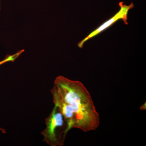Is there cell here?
I'll return each mask as SVG.
<instances>
[{
	"instance_id": "6da1fadb",
	"label": "cell",
	"mask_w": 146,
	"mask_h": 146,
	"mask_svg": "<svg viewBox=\"0 0 146 146\" xmlns=\"http://www.w3.org/2000/svg\"><path fill=\"white\" fill-rule=\"evenodd\" d=\"M50 92L54 103L63 114L69 130L76 128L86 132L99 126V114L90 93L81 82L59 76Z\"/></svg>"
},
{
	"instance_id": "7a4b0ae2",
	"label": "cell",
	"mask_w": 146,
	"mask_h": 146,
	"mask_svg": "<svg viewBox=\"0 0 146 146\" xmlns=\"http://www.w3.org/2000/svg\"><path fill=\"white\" fill-rule=\"evenodd\" d=\"M45 123L46 128L41 133L44 136L43 141L50 146H63L70 130L58 107L55 106L49 116L46 118Z\"/></svg>"
},
{
	"instance_id": "3957f363",
	"label": "cell",
	"mask_w": 146,
	"mask_h": 146,
	"mask_svg": "<svg viewBox=\"0 0 146 146\" xmlns=\"http://www.w3.org/2000/svg\"><path fill=\"white\" fill-rule=\"evenodd\" d=\"M123 2H121L119 3V6L120 7L119 11L114 15L113 17L110 18L109 20L105 22L104 23L101 25L95 31L91 33L89 35H88L84 39L82 40L78 44V46L80 48H82L83 47L84 44L88 41L89 39L96 36L105 30L108 27L112 26L113 24L116 23L117 21L119 20H122L126 25H127V14L129 11L134 7V5L133 3H131L129 5H124Z\"/></svg>"
},
{
	"instance_id": "277c9868",
	"label": "cell",
	"mask_w": 146,
	"mask_h": 146,
	"mask_svg": "<svg viewBox=\"0 0 146 146\" xmlns=\"http://www.w3.org/2000/svg\"><path fill=\"white\" fill-rule=\"evenodd\" d=\"M24 51H25V50H21L18 51V52L14 54L7 55L5 56L4 59L0 61V65L8 62H14L23 52H24Z\"/></svg>"
},
{
	"instance_id": "5b68a950",
	"label": "cell",
	"mask_w": 146,
	"mask_h": 146,
	"mask_svg": "<svg viewBox=\"0 0 146 146\" xmlns=\"http://www.w3.org/2000/svg\"><path fill=\"white\" fill-rule=\"evenodd\" d=\"M141 110H146V103H144L142 105L140 108Z\"/></svg>"
},
{
	"instance_id": "8992f818",
	"label": "cell",
	"mask_w": 146,
	"mask_h": 146,
	"mask_svg": "<svg viewBox=\"0 0 146 146\" xmlns=\"http://www.w3.org/2000/svg\"><path fill=\"white\" fill-rule=\"evenodd\" d=\"M0 10H1V0H0Z\"/></svg>"
}]
</instances>
